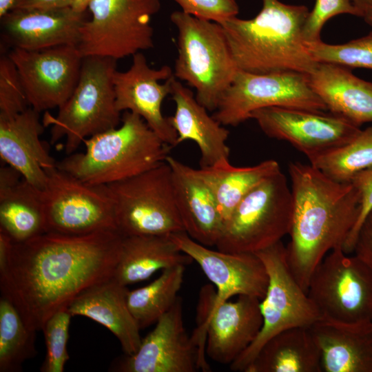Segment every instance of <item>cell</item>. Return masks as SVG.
Segmentation results:
<instances>
[{"label": "cell", "instance_id": "obj_1", "mask_svg": "<svg viewBox=\"0 0 372 372\" xmlns=\"http://www.w3.org/2000/svg\"><path fill=\"white\" fill-rule=\"evenodd\" d=\"M123 238L112 229L83 235L45 232L14 242L0 272L1 296L30 328L41 330L50 316L66 309L83 291L112 277Z\"/></svg>", "mask_w": 372, "mask_h": 372}, {"label": "cell", "instance_id": "obj_2", "mask_svg": "<svg viewBox=\"0 0 372 372\" xmlns=\"http://www.w3.org/2000/svg\"><path fill=\"white\" fill-rule=\"evenodd\" d=\"M292 220L287 257L291 273L307 293L311 276L331 250L343 245L355 225L360 194L300 162L289 164Z\"/></svg>", "mask_w": 372, "mask_h": 372}, {"label": "cell", "instance_id": "obj_3", "mask_svg": "<svg viewBox=\"0 0 372 372\" xmlns=\"http://www.w3.org/2000/svg\"><path fill=\"white\" fill-rule=\"evenodd\" d=\"M262 1L255 17H234L219 23L238 69L258 74L292 71L309 75L318 63L302 35L308 8L278 0Z\"/></svg>", "mask_w": 372, "mask_h": 372}, {"label": "cell", "instance_id": "obj_4", "mask_svg": "<svg viewBox=\"0 0 372 372\" xmlns=\"http://www.w3.org/2000/svg\"><path fill=\"white\" fill-rule=\"evenodd\" d=\"M85 151L56 167L83 182L108 185L137 176L165 161L170 146L138 114L125 111L116 127L84 140Z\"/></svg>", "mask_w": 372, "mask_h": 372}, {"label": "cell", "instance_id": "obj_5", "mask_svg": "<svg viewBox=\"0 0 372 372\" xmlns=\"http://www.w3.org/2000/svg\"><path fill=\"white\" fill-rule=\"evenodd\" d=\"M170 19L178 32L174 75L196 90V100L216 110L238 70L222 25L174 11Z\"/></svg>", "mask_w": 372, "mask_h": 372}, {"label": "cell", "instance_id": "obj_6", "mask_svg": "<svg viewBox=\"0 0 372 372\" xmlns=\"http://www.w3.org/2000/svg\"><path fill=\"white\" fill-rule=\"evenodd\" d=\"M116 59L90 56L83 58L77 84L56 116L48 112L43 125L50 126V143L65 138L68 155L73 154L84 140L118 127L121 112L116 106L113 76Z\"/></svg>", "mask_w": 372, "mask_h": 372}, {"label": "cell", "instance_id": "obj_7", "mask_svg": "<svg viewBox=\"0 0 372 372\" xmlns=\"http://www.w3.org/2000/svg\"><path fill=\"white\" fill-rule=\"evenodd\" d=\"M292 209L291 187L280 171L257 185L234 209L217 249L255 254L276 244L289 234Z\"/></svg>", "mask_w": 372, "mask_h": 372}, {"label": "cell", "instance_id": "obj_8", "mask_svg": "<svg viewBox=\"0 0 372 372\" xmlns=\"http://www.w3.org/2000/svg\"><path fill=\"white\" fill-rule=\"evenodd\" d=\"M106 187L114 207L116 230L123 237L185 231L166 161Z\"/></svg>", "mask_w": 372, "mask_h": 372}, {"label": "cell", "instance_id": "obj_9", "mask_svg": "<svg viewBox=\"0 0 372 372\" xmlns=\"http://www.w3.org/2000/svg\"><path fill=\"white\" fill-rule=\"evenodd\" d=\"M260 300L238 296L220 300L211 285L201 287L196 307V327L192 334L205 366L206 355L223 364H231L257 338L262 325Z\"/></svg>", "mask_w": 372, "mask_h": 372}, {"label": "cell", "instance_id": "obj_10", "mask_svg": "<svg viewBox=\"0 0 372 372\" xmlns=\"http://www.w3.org/2000/svg\"><path fill=\"white\" fill-rule=\"evenodd\" d=\"M160 8V0H93L76 46L81 56L118 60L152 48L151 20Z\"/></svg>", "mask_w": 372, "mask_h": 372}, {"label": "cell", "instance_id": "obj_11", "mask_svg": "<svg viewBox=\"0 0 372 372\" xmlns=\"http://www.w3.org/2000/svg\"><path fill=\"white\" fill-rule=\"evenodd\" d=\"M264 264L268 285L260 307L261 329L251 344L231 364L234 371H245L265 343L276 334L296 327H311L320 319L307 293L291 273L287 248L280 240L255 253Z\"/></svg>", "mask_w": 372, "mask_h": 372}, {"label": "cell", "instance_id": "obj_12", "mask_svg": "<svg viewBox=\"0 0 372 372\" xmlns=\"http://www.w3.org/2000/svg\"><path fill=\"white\" fill-rule=\"evenodd\" d=\"M342 247L328 253L313 271L307 295L320 319L358 323L372 320V270Z\"/></svg>", "mask_w": 372, "mask_h": 372}, {"label": "cell", "instance_id": "obj_13", "mask_svg": "<svg viewBox=\"0 0 372 372\" xmlns=\"http://www.w3.org/2000/svg\"><path fill=\"white\" fill-rule=\"evenodd\" d=\"M268 107L327 110L307 74L285 71L258 74L238 70L213 116L223 125L237 126L249 119L254 111Z\"/></svg>", "mask_w": 372, "mask_h": 372}, {"label": "cell", "instance_id": "obj_14", "mask_svg": "<svg viewBox=\"0 0 372 372\" xmlns=\"http://www.w3.org/2000/svg\"><path fill=\"white\" fill-rule=\"evenodd\" d=\"M47 174L41 191L46 232L83 235L116 230L114 207L106 185L83 182L56 165Z\"/></svg>", "mask_w": 372, "mask_h": 372}, {"label": "cell", "instance_id": "obj_15", "mask_svg": "<svg viewBox=\"0 0 372 372\" xmlns=\"http://www.w3.org/2000/svg\"><path fill=\"white\" fill-rule=\"evenodd\" d=\"M250 118L267 136L288 142L309 161L347 143L361 131L339 115L298 108H260Z\"/></svg>", "mask_w": 372, "mask_h": 372}, {"label": "cell", "instance_id": "obj_16", "mask_svg": "<svg viewBox=\"0 0 372 372\" xmlns=\"http://www.w3.org/2000/svg\"><path fill=\"white\" fill-rule=\"evenodd\" d=\"M8 53L17 68L29 105L36 111L59 108L72 94L83 61L76 45L39 50L12 48Z\"/></svg>", "mask_w": 372, "mask_h": 372}, {"label": "cell", "instance_id": "obj_17", "mask_svg": "<svg viewBox=\"0 0 372 372\" xmlns=\"http://www.w3.org/2000/svg\"><path fill=\"white\" fill-rule=\"evenodd\" d=\"M119 372H194L203 365L198 347L185 329L181 298L156 322L133 355L112 364Z\"/></svg>", "mask_w": 372, "mask_h": 372}, {"label": "cell", "instance_id": "obj_18", "mask_svg": "<svg viewBox=\"0 0 372 372\" xmlns=\"http://www.w3.org/2000/svg\"><path fill=\"white\" fill-rule=\"evenodd\" d=\"M132 56L130 68L116 70L113 76L116 108L139 115L163 142L176 147L177 133L161 111L164 99L172 92L174 71L168 65L150 68L141 52Z\"/></svg>", "mask_w": 372, "mask_h": 372}, {"label": "cell", "instance_id": "obj_19", "mask_svg": "<svg viewBox=\"0 0 372 372\" xmlns=\"http://www.w3.org/2000/svg\"><path fill=\"white\" fill-rule=\"evenodd\" d=\"M169 236L183 253L198 264L215 287L218 300L249 296L261 300L265 296L268 276L256 254L214 250L193 240L185 231Z\"/></svg>", "mask_w": 372, "mask_h": 372}, {"label": "cell", "instance_id": "obj_20", "mask_svg": "<svg viewBox=\"0 0 372 372\" xmlns=\"http://www.w3.org/2000/svg\"><path fill=\"white\" fill-rule=\"evenodd\" d=\"M1 19L3 47L39 50L78 45L85 13L71 7L56 9L14 8Z\"/></svg>", "mask_w": 372, "mask_h": 372}, {"label": "cell", "instance_id": "obj_21", "mask_svg": "<svg viewBox=\"0 0 372 372\" xmlns=\"http://www.w3.org/2000/svg\"><path fill=\"white\" fill-rule=\"evenodd\" d=\"M39 114L29 107L13 117L0 118V157L30 185L43 191L48 181L47 170L57 163L40 139L45 126Z\"/></svg>", "mask_w": 372, "mask_h": 372}, {"label": "cell", "instance_id": "obj_22", "mask_svg": "<svg viewBox=\"0 0 372 372\" xmlns=\"http://www.w3.org/2000/svg\"><path fill=\"white\" fill-rule=\"evenodd\" d=\"M174 197L185 231L196 242L216 246L223 229V221L213 192L192 168L168 156Z\"/></svg>", "mask_w": 372, "mask_h": 372}, {"label": "cell", "instance_id": "obj_23", "mask_svg": "<svg viewBox=\"0 0 372 372\" xmlns=\"http://www.w3.org/2000/svg\"><path fill=\"white\" fill-rule=\"evenodd\" d=\"M127 293L126 286L110 278L83 291L66 310L72 316H85L106 327L118 339L125 354L133 355L142 338L127 304Z\"/></svg>", "mask_w": 372, "mask_h": 372}, {"label": "cell", "instance_id": "obj_24", "mask_svg": "<svg viewBox=\"0 0 372 372\" xmlns=\"http://www.w3.org/2000/svg\"><path fill=\"white\" fill-rule=\"evenodd\" d=\"M174 114L168 121L178 135L177 145L192 141L200 152V167H211L229 161L230 149L227 145L229 131L223 127L207 110L176 77L172 82Z\"/></svg>", "mask_w": 372, "mask_h": 372}, {"label": "cell", "instance_id": "obj_25", "mask_svg": "<svg viewBox=\"0 0 372 372\" xmlns=\"http://www.w3.org/2000/svg\"><path fill=\"white\" fill-rule=\"evenodd\" d=\"M324 372H372V322L320 319L310 327Z\"/></svg>", "mask_w": 372, "mask_h": 372}, {"label": "cell", "instance_id": "obj_26", "mask_svg": "<svg viewBox=\"0 0 372 372\" xmlns=\"http://www.w3.org/2000/svg\"><path fill=\"white\" fill-rule=\"evenodd\" d=\"M309 78L312 89L331 113L360 127L372 122V83L346 67L327 63H318Z\"/></svg>", "mask_w": 372, "mask_h": 372}, {"label": "cell", "instance_id": "obj_27", "mask_svg": "<svg viewBox=\"0 0 372 372\" xmlns=\"http://www.w3.org/2000/svg\"><path fill=\"white\" fill-rule=\"evenodd\" d=\"M192 261L169 236H124L112 278L127 287L148 279L158 270L186 266Z\"/></svg>", "mask_w": 372, "mask_h": 372}, {"label": "cell", "instance_id": "obj_28", "mask_svg": "<svg viewBox=\"0 0 372 372\" xmlns=\"http://www.w3.org/2000/svg\"><path fill=\"white\" fill-rule=\"evenodd\" d=\"M321 353L308 327L284 330L267 340L245 372H322Z\"/></svg>", "mask_w": 372, "mask_h": 372}, {"label": "cell", "instance_id": "obj_29", "mask_svg": "<svg viewBox=\"0 0 372 372\" xmlns=\"http://www.w3.org/2000/svg\"><path fill=\"white\" fill-rule=\"evenodd\" d=\"M198 170L214 195L223 225L253 188L281 171L278 163L273 159L250 167H234L227 161Z\"/></svg>", "mask_w": 372, "mask_h": 372}, {"label": "cell", "instance_id": "obj_30", "mask_svg": "<svg viewBox=\"0 0 372 372\" xmlns=\"http://www.w3.org/2000/svg\"><path fill=\"white\" fill-rule=\"evenodd\" d=\"M0 230L14 242L45 233L41 191L23 178L14 187L0 194Z\"/></svg>", "mask_w": 372, "mask_h": 372}, {"label": "cell", "instance_id": "obj_31", "mask_svg": "<svg viewBox=\"0 0 372 372\" xmlns=\"http://www.w3.org/2000/svg\"><path fill=\"white\" fill-rule=\"evenodd\" d=\"M184 265L162 271L149 285L128 291L127 304L141 329L156 323L176 301L184 278Z\"/></svg>", "mask_w": 372, "mask_h": 372}, {"label": "cell", "instance_id": "obj_32", "mask_svg": "<svg viewBox=\"0 0 372 372\" xmlns=\"http://www.w3.org/2000/svg\"><path fill=\"white\" fill-rule=\"evenodd\" d=\"M37 331L25 322L14 304L4 296L0 298V371H21L24 362L37 354Z\"/></svg>", "mask_w": 372, "mask_h": 372}, {"label": "cell", "instance_id": "obj_33", "mask_svg": "<svg viewBox=\"0 0 372 372\" xmlns=\"http://www.w3.org/2000/svg\"><path fill=\"white\" fill-rule=\"evenodd\" d=\"M309 162L330 178L350 183L356 174L372 167V126L361 130L347 143Z\"/></svg>", "mask_w": 372, "mask_h": 372}, {"label": "cell", "instance_id": "obj_34", "mask_svg": "<svg viewBox=\"0 0 372 372\" xmlns=\"http://www.w3.org/2000/svg\"><path fill=\"white\" fill-rule=\"evenodd\" d=\"M305 45L316 63L372 70V32L343 44H328L320 40Z\"/></svg>", "mask_w": 372, "mask_h": 372}, {"label": "cell", "instance_id": "obj_35", "mask_svg": "<svg viewBox=\"0 0 372 372\" xmlns=\"http://www.w3.org/2000/svg\"><path fill=\"white\" fill-rule=\"evenodd\" d=\"M72 315L66 310L56 311L44 322L46 353L40 368L42 372H63L70 356L67 350Z\"/></svg>", "mask_w": 372, "mask_h": 372}, {"label": "cell", "instance_id": "obj_36", "mask_svg": "<svg viewBox=\"0 0 372 372\" xmlns=\"http://www.w3.org/2000/svg\"><path fill=\"white\" fill-rule=\"evenodd\" d=\"M29 107L17 68L3 50L0 57V118L13 117Z\"/></svg>", "mask_w": 372, "mask_h": 372}, {"label": "cell", "instance_id": "obj_37", "mask_svg": "<svg viewBox=\"0 0 372 372\" xmlns=\"http://www.w3.org/2000/svg\"><path fill=\"white\" fill-rule=\"evenodd\" d=\"M349 14L361 17L351 0H316L303 26L302 35L305 43L317 42L324 23L331 17Z\"/></svg>", "mask_w": 372, "mask_h": 372}, {"label": "cell", "instance_id": "obj_38", "mask_svg": "<svg viewBox=\"0 0 372 372\" xmlns=\"http://www.w3.org/2000/svg\"><path fill=\"white\" fill-rule=\"evenodd\" d=\"M182 11L194 17L220 23L236 17L238 6L236 0H174Z\"/></svg>", "mask_w": 372, "mask_h": 372}, {"label": "cell", "instance_id": "obj_39", "mask_svg": "<svg viewBox=\"0 0 372 372\" xmlns=\"http://www.w3.org/2000/svg\"><path fill=\"white\" fill-rule=\"evenodd\" d=\"M351 183L359 192L360 205L356 223L342 247L343 251L347 254L353 253L358 230L366 216L372 210V167L356 174Z\"/></svg>", "mask_w": 372, "mask_h": 372}, {"label": "cell", "instance_id": "obj_40", "mask_svg": "<svg viewBox=\"0 0 372 372\" xmlns=\"http://www.w3.org/2000/svg\"><path fill=\"white\" fill-rule=\"evenodd\" d=\"M353 253L372 270V210L358 230Z\"/></svg>", "mask_w": 372, "mask_h": 372}, {"label": "cell", "instance_id": "obj_41", "mask_svg": "<svg viewBox=\"0 0 372 372\" xmlns=\"http://www.w3.org/2000/svg\"><path fill=\"white\" fill-rule=\"evenodd\" d=\"M72 1L73 0H17L14 8L56 9L70 7Z\"/></svg>", "mask_w": 372, "mask_h": 372}, {"label": "cell", "instance_id": "obj_42", "mask_svg": "<svg viewBox=\"0 0 372 372\" xmlns=\"http://www.w3.org/2000/svg\"><path fill=\"white\" fill-rule=\"evenodd\" d=\"M22 179L21 174L12 167L8 165L1 167L0 169V194L14 187Z\"/></svg>", "mask_w": 372, "mask_h": 372}, {"label": "cell", "instance_id": "obj_43", "mask_svg": "<svg viewBox=\"0 0 372 372\" xmlns=\"http://www.w3.org/2000/svg\"><path fill=\"white\" fill-rule=\"evenodd\" d=\"M14 241L4 231L0 230V272L3 271L9 260Z\"/></svg>", "mask_w": 372, "mask_h": 372}, {"label": "cell", "instance_id": "obj_44", "mask_svg": "<svg viewBox=\"0 0 372 372\" xmlns=\"http://www.w3.org/2000/svg\"><path fill=\"white\" fill-rule=\"evenodd\" d=\"M351 1L364 20L372 16V0H351Z\"/></svg>", "mask_w": 372, "mask_h": 372}, {"label": "cell", "instance_id": "obj_45", "mask_svg": "<svg viewBox=\"0 0 372 372\" xmlns=\"http://www.w3.org/2000/svg\"><path fill=\"white\" fill-rule=\"evenodd\" d=\"M93 0H73L71 8L76 12L85 13Z\"/></svg>", "mask_w": 372, "mask_h": 372}, {"label": "cell", "instance_id": "obj_46", "mask_svg": "<svg viewBox=\"0 0 372 372\" xmlns=\"http://www.w3.org/2000/svg\"><path fill=\"white\" fill-rule=\"evenodd\" d=\"M17 0H0V18L15 8Z\"/></svg>", "mask_w": 372, "mask_h": 372}, {"label": "cell", "instance_id": "obj_47", "mask_svg": "<svg viewBox=\"0 0 372 372\" xmlns=\"http://www.w3.org/2000/svg\"><path fill=\"white\" fill-rule=\"evenodd\" d=\"M365 21L370 25L372 26V16L365 19Z\"/></svg>", "mask_w": 372, "mask_h": 372}, {"label": "cell", "instance_id": "obj_48", "mask_svg": "<svg viewBox=\"0 0 372 372\" xmlns=\"http://www.w3.org/2000/svg\"><path fill=\"white\" fill-rule=\"evenodd\" d=\"M371 322H372V320H371Z\"/></svg>", "mask_w": 372, "mask_h": 372}]
</instances>
